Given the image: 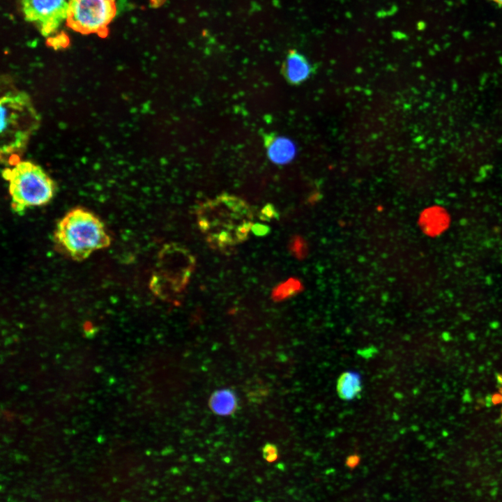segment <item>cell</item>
<instances>
[{
    "mask_svg": "<svg viewBox=\"0 0 502 502\" xmlns=\"http://www.w3.org/2000/svg\"><path fill=\"white\" fill-rule=\"evenodd\" d=\"M197 220L207 242L216 248L243 243L254 224L248 203L229 194L220 195L201 203L197 209Z\"/></svg>",
    "mask_w": 502,
    "mask_h": 502,
    "instance_id": "obj_1",
    "label": "cell"
},
{
    "mask_svg": "<svg viewBox=\"0 0 502 502\" xmlns=\"http://www.w3.org/2000/svg\"><path fill=\"white\" fill-rule=\"evenodd\" d=\"M53 241L56 250L74 261H83L107 248L111 237L102 220L81 207L68 211L57 222Z\"/></svg>",
    "mask_w": 502,
    "mask_h": 502,
    "instance_id": "obj_2",
    "label": "cell"
},
{
    "mask_svg": "<svg viewBox=\"0 0 502 502\" xmlns=\"http://www.w3.org/2000/svg\"><path fill=\"white\" fill-rule=\"evenodd\" d=\"M1 160L7 165L20 160L28 141L39 125V116L29 96L8 92L1 98Z\"/></svg>",
    "mask_w": 502,
    "mask_h": 502,
    "instance_id": "obj_3",
    "label": "cell"
},
{
    "mask_svg": "<svg viewBox=\"0 0 502 502\" xmlns=\"http://www.w3.org/2000/svg\"><path fill=\"white\" fill-rule=\"evenodd\" d=\"M2 175L8 183L11 208L17 213L45 205L54 195L53 180L41 167L30 161L20 160L6 167Z\"/></svg>",
    "mask_w": 502,
    "mask_h": 502,
    "instance_id": "obj_4",
    "label": "cell"
},
{
    "mask_svg": "<svg viewBox=\"0 0 502 502\" xmlns=\"http://www.w3.org/2000/svg\"><path fill=\"white\" fill-rule=\"evenodd\" d=\"M195 264V256L185 246L166 244L158 255V271L151 283L152 290L162 299L176 296L188 285Z\"/></svg>",
    "mask_w": 502,
    "mask_h": 502,
    "instance_id": "obj_5",
    "label": "cell"
},
{
    "mask_svg": "<svg viewBox=\"0 0 502 502\" xmlns=\"http://www.w3.org/2000/svg\"><path fill=\"white\" fill-rule=\"evenodd\" d=\"M116 12L114 0H69L66 24L80 33L105 38Z\"/></svg>",
    "mask_w": 502,
    "mask_h": 502,
    "instance_id": "obj_6",
    "label": "cell"
},
{
    "mask_svg": "<svg viewBox=\"0 0 502 502\" xmlns=\"http://www.w3.org/2000/svg\"><path fill=\"white\" fill-rule=\"evenodd\" d=\"M24 19L34 23L47 36L66 20L67 0H19Z\"/></svg>",
    "mask_w": 502,
    "mask_h": 502,
    "instance_id": "obj_7",
    "label": "cell"
},
{
    "mask_svg": "<svg viewBox=\"0 0 502 502\" xmlns=\"http://www.w3.org/2000/svg\"><path fill=\"white\" fill-rule=\"evenodd\" d=\"M268 159L273 163L284 165L291 162L296 156V146L289 138L273 133L263 135Z\"/></svg>",
    "mask_w": 502,
    "mask_h": 502,
    "instance_id": "obj_8",
    "label": "cell"
},
{
    "mask_svg": "<svg viewBox=\"0 0 502 502\" xmlns=\"http://www.w3.org/2000/svg\"><path fill=\"white\" fill-rule=\"evenodd\" d=\"M282 73L288 83L297 85L310 77L312 66L305 56L296 50H290L282 64Z\"/></svg>",
    "mask_w": 502,
    "mask_h": 502,
    "instance_id": "obj_9",
    "label": "cell"
},
{
    "mask_svg": "<svg viewBox=\"0 0 502 502\" xmlns=\"http://www.w3.org/2000/svg\"><path fill=\"white\" fill-rule=\"evenodd\" d=\"M362 390L361 376L354 371L342 373L337 383V391L339 397L344 400L355 398Z\"/></svg>",
    "mask_w": 502,
    "mask_h": 502,
    "instance_id": "obj_10",
    "label": "cell"
},
{
    "mask_svg": "<svg viewBox=\"0 0 502 502\" xmlns=\"http://www.w3.org/2000/svg\"><path fill=\"white\" fill-rule=\"evenodd\" d=\"M209 406L215 413L228 416L231 414L236 408V397L231 390H219L214 392L211 396Z\"/></svg>",
    "mask_w": 502,
    "mask_h": 502,
    "instance_id": "obj_11",
    "label": "cell"
},
{
    "mask_svg": "<svg viewBox=\"0 0 502 502\" xmlns=\"http://www.w3.org/2000/svg\"><path fill=\"white\" fill-rule=\"evenodd\" d=\"M497 388L498 390L494 395L493 402L499 407L500 418L502 420V374L497 376Z\"/></svg>",
    "mask_w": 502,
    "mask_h": 502,
    "instance_id": "obj_12",
    "label": "cell"
},
{
    "mask_svg": "<svg viewBox=\"0 0 502 502\" xmlns=\"http://www.w3.org/2000/svg\"><path fill=\"white\" fill-rule=\"evenodd\" d=\"M277 455V448L273 444H267L263 448V456L268 462L275 461Z\"/></svg>",
    "mask_w": 502,
    "mask_h": 502,
    "instance_id": "obj_13",
    "label": "cell"
},
{
    "mask_svg": "<svg viewBox=\"0 0 502 502\" xmlns=\"http://www.w3.org/2000/svg\"><path fill=\"white\" fill-rule=\"evenodd\" d=\"M276 215L277 213L273 206L268 205L264 206V208L261 210L260 218L262 220H268L271 218L277 216Z\"/></svg>",
    "mask_w": 502,
    "mask_h": 502,
    "instance_id": "obj_14",
    "label": "cell"
},
{
    "mask_svg": "<svg viewBox=\"0 0 502 502\" xmlns=\"http://www.w3.org/2000/svg\"><path fill=\"white\" fill-rule=\"evenodd\" d=\"M268 227L260 223L253 224L252 231L257 236H263L268 232Z\"/></svg>",
    "mask_w": 502,
    "mask_h": 502,
    "instance_id": "obj_15",
    "label": "cell"
},
{
    "mask_svg": "<svg viewBox=\"0 0 502 502\" xmlns=\"http://www.w3.org/2000/svg\"><path fill=\"white\" fill-rule=\"evenodd\" d=\"M356 457H351V458L349 459L347 463L350 466H353L356 464L358 462Z\"/></svg>",
    "mask_w": 502,
    "mask_h": 502,
    "instance_id": "obj_16",
    "label": "cell"
},
{
    "mask_svg": "<svg viewBox=\"0 0 502 502\" xmlns=\"http://www.w3.org/2000/svg\"><path fill=\"white\" fill-rule=\"evenodd\" d=\"M495 3L502 6V0H492Z\"/></svg>",
    "mask_w": 502,
    "mask_h": 502,
    "instance_id": "obj_17",
    "label": "cell"
}]
</instances>
